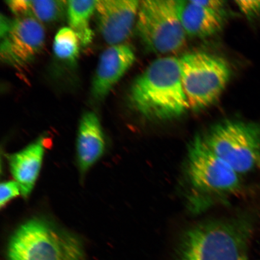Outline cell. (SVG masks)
I'll return each instance as SVG.
<instances>
[{"mask_svg": "<svg viewBox=\"0 0 260 260\" xmlns=\"http://www.w3.org/2000/svg\"><path fill=\"white\" fill-rule=\"evenodd\" d=\"M236 3L250 20L260 18V1H236Z\"/></svg>", "mask_w": 260, "mask_h": 260, "instance_id": "obj_18", "label": "cell"}, {"mask_svg": "<svg viewBox=\"0 0 260 260\" xmlns=\"http://www.w3.org/2000/svg\"><path fill=\"white\" fill-rule=\"evenodd\" d=\"M2 60L15 68H23L43 50L45 31L43 25L27 17L9 18L1 15Z\"/></svg>", "mask_w": 260, "mask_h": 260, "instance_id": "obj_8", "label": "cell"}, {"mask_svg": "<svg viewBox=\"0 0 260 260\" xmlns=\"http://www.w3.org/2000/svg\"><path fill=\"white\" fill-rule=\"evenodd\" d=\"M20 194V187L15 180L3 182L0 187V206L3 208Z\"/></svg>", "mask_w": 260, "mask_h": 260, "instance_id": "obj_17", "label": "cell"}, {"mask_svg": "<svg viewBox=\"0 0 260 260\" xmlns=\"http://www.w3.org/2000/svg\"><path fill=\"white\" fill-rule=\"evenodd\" d=\"M106 139L99 117L86 112L81 117L78 129L77 155L81 175H84L102 158L106 151Z\"/></svg>", "mask_w": 260, "mask_h": 260, "instance_id": "obj_11", "label": "cell"}, {"mask_svg": "<svg viewBox=\"0 0 260 260\" xmlns=\"http://www.w3.org/2000/svg\"><path fill=\"white\" fill-rule=\"evenodd\" d=\"M45 148L46 139L41 137L22 150L8 155L10 170L25 198L31 194L38 180Z\"/></svg>", "mask_w": 260, "mask_h": 260, "instance_id": "obj_12", "label": "cell"}, {"mask_svg": "<svg viewBox=\"0 0 260 260\" xmlns=\"http://www.w3.org/2000/svg\"><path fill=\"white\" fill-rule=\"evenodd\" d=\"M136 31L144 47L155 54L177 51L186 34L178 14V1L147 0L140 3Z\"/></svg>", "mask_w": 260, "mask_h": 260, "instance_id": "obj_7", "label": "cell"}, {"mask_svg": "<svg viewBox=\"0 0 260 260\" xmlns=\"http://www.w3.org/2000/svg\"><path fill=\"white\" fill-rule=\"evenodd\" d=\"M258 168L260 169V162L259 164H258Z\"/></svg>", "mask_w": 260, "mask_h": 260, "instance_id": "obj_20", "label": "cell"}, {"mask_svg": "<svg viewBox=\"0 0 260 260\" xmlns=\"http://www.w3.org/2000/svg\"><path fill=\"white\" fill-rule=\"evenodd\" d=\"M79 38L72 29L65 27L60 29L55 36L53 51L58 59L73 64L76 62L80 55Z\"/></svg>", "mask_w": 260, "mask_h": 260, "instance_id": "obj_16", "label": "cell"}, {"mask_svg": "<svg viewBox=\"0 0 260 260\" xmlns=\"http://www.w3.org/2000/svg\"><path fill=\"white\" fill-rule=\"evenodd\" d=\"M208 148L240 176L260 162V123L225 120L200 136Z\"/></svg>", "mask_w": 260, "mask_h": 260, "instance_id": "obj_4", "label": "cell"}, {"mask_svg": "<svg viewBox=\"0 0 260 260\" xmlns=\"http://www.w3.org/2000/svg\"><path fill=\"white\" fill-rule=\"evenodd\" d=\"M185 175L191 190L202 198H225L241 190V176L214 154L200 136L188 146Z\"/></svg>", "mask_w": 260, "mask_h": 260, "instance_id": "obj_6", "label": "cell"}, {"mask_svg": "<svg viewBox=\"0 0 260 260\" xmlns=\"http://www.w3.org/2000/svg\"><path fill=\"white\" fill-rule=\"evenodd\" d=\"M197 4L209 9L223 16L225 15V2L220 0H194Z\"/></svg>", "mask_w": 260, "mask_h": 260, "instance_id": "obj_19", "label": "cell"}, {"mask_svg": "<svg viewBox=\"0 0 260 260\" xmlns=\"http://www.w3.org/2000/svg\"><path fill=\"white\" fill-rule=\"evenodd\" d=\"M178 14L187 35L204 38L219 32L224 16L197 4L194 1H178Z\"/></svg>", "mask_w": 260, "mask_h": 260, "instance_id": "obj_13", "label": "cell"}, {"mask_svg": "<svg viewBox=\"0 0 260 260\" xmlns=\"http://www.w3.org/2000/svg\"><path fill=\"white\" fill-rule=\"evenodd\" d=\"M130 104L145 118L166 121L189 108L182 84L179 58L165 57L149 65L130 89Z\"/></svg>", "mask_w": 260, "mask_h": 260, "instance_id": "obj_2", "label": "cell"}, {"mask_svg": "<svg viewBox=\"0 0 260 260\" xmlns=\"http://www.w3.org/2000/svg\"><path fill=\"white\" fill-rule=\"evenodd\" d=\"M96 1H68L67 13L69 27L76 32L81 46L92 43L94 34L90 19L96 11Z\"/></svg>", "mask_w": 260, "mask_h": 260, "instance_id": "obj_15", "label": "cell"}, {"mask_svg": "<svg viewBox=\"0 0 260 260\" xmlns=\"http://www.w3.org/2000/svg\"><path fill=\"white\" fill-rule=\"evenodd\" d=\"M134 51L128 45H112L104 51L98 61L92 83V96L102 101L134 64Z\"/></svg>", "mask_w": 260, "mask_h": 260, "instance_id": "obj_10", "label": "cell"}, {"mask_svg": "<svg viewBox=\"0 0 260 260\" xmlns=\"http://www.w3.org/2000/svg\"><path fill=\"white\" fill-rule=\"evenodd\" d=\"M255 222L245 214L198 223L183 233L171 260H251Z\"/></svg>", "mask_w": 260, "mask_h": 260, "instance_id": "obj_1", "label": "cell"}, {"mask_svg": "<svg viewBox=\"0 0 260 260\" xmlns=\"http://www.w3.org/2000/svg\"><path fill=\"white\" fill-rule=\"evenodd\" d=\"M179 63L189 108L198 111L216 103L230 79L226 61L215 55L193 52L179 58Z\"/></svg>", "mask_w": 260, "mask_h": 260, "instance_id": "obj_5", "label": "cell"}, {"mask_svg": "<svg viewBox=\"0 0 260 260\" xmlns=\"http://www.w3.org/2000/svg\"><path fill=\"white\" fill-rule=\"evenodd\" d=\"M140 3L136 0H97L98 26L110 46L122 44L129 38L137 21Z\"/></svg>", "mask_w": 260, "mask_h": 260, "instance_id": "obj_9", "label": "cell"}, {"mask_svg": "<svg viewBox=\"0 0 260 260\" xmlns=\"http://www.w3.org/2000/svg\"><path fill=\"white\" fill-rule=\"evenodd\" d=\"M8 260H86L79 237L43 217L24 222L10 239Z\"/></svg>", "mask_w": 260, "mask_h": 260, "instance_id": "obj_3", "label": "cell"}, {"mask_svg": "<svg viewBox=\"0 0 260 260\" xmlns=\"http://www.w3.org/2000/svg\"><path fill=\"white\" fill-rule=\"evenodd\" d=\"M6 3L15 17L31 18L41 24L59 21L67 9V2L57 0H9Z\"/></svg>", "mask_w": 260, "mask_h": 260, "instance_id": "obj_14", "label": "cell"}]
</instances>
